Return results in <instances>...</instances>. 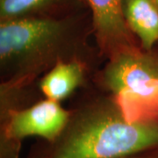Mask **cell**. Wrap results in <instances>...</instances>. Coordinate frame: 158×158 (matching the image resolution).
I'll return each mask as SVG.
<instances>
[{
    "instance_id": "obj_7",
    "label": "cell",
    "mask_w": 158,
    "mask_h": 158,
    "mask_svg": "<svg viewBox=\"0 0 158 158\" xmlns=\"http://www.w3.org/2000/svg\"><path fill=\"white\" fill-rule=\"evenodd\" d=\"M84 0H0V19L33 16H64L77 12Z\"/></svg>"
},
{
    "instance_id": "obj_4",
    "label": "cell",
    "mask_w": 158,
    "mask_h": 158,
    "mask_svg": "<svg viewBox=\"0 0 158 158\" xmlns=\"http://www.w3.org/2000/svg\"><path fill=\"white\" fill-rule=\"evenodd\" d=\"M69 118V113L59 102L47 98L27 109L9 113L1 141L19 145L27 137L38 136L52 143L62 134Z\"/></svg>"
},
{
    "instance_id": "obj_5",
    "label": "cell",
    "mask_w": 158,
    "mask_h": 158,
    "mask_svg": "<svg viewBox=\"0 0 158 158\" xmlns=\"http://www.w3.org/2000/svg\"><path fill=\"white\" fill-rule=\"evenodd\" d=\"M91 26L100 44L108 49H126L130 31L125 21L121 0H84ZM117 52V53H118Z\"/></svg>"
},
{
    "instance_id": "obj_2",
    "label": "cell",
    "mask_w": 158,
    "mask_h": 158,
    "mask_svg": "<svg viewBox=\"0 0 158 158\" xmlns=\"http://www.w3.org/2000/svg\"><path fill=\"white\" fill-rule=\"evenodd\" d=\"M86 15L33 16L0 23V62L5 70L25 76L56 59Z\"/></svg>"
},
{
    "instance_id": "obj_8",
    "label": "cell",
    "mask_w": 158,
    "mask_h": 158,
    "mask_svg": "<svg viewBox=\"0 0 158 158\" xmlns=\"http://www.w3.org/2000/svg\"><path fill=\"white\" fill-rule=\"evenodd\" d=\"M84 80V69L77 62L58 61L41 79L40 88L47 98L60 102L76 90Z\"/></svg>"
},
{
    "instance_id": "obj_6",
    "label": "cell",
    "mask_w": 158,
    "mask_h": 158,
    "mask_svg": "<svg viewBox=\"0 0 158 158\" xmlns=\"http://www.w3.org/2000/svg\"><path fill=\"white\" fill-rule=\"evenodd\" d=\"M122 12L129 30L151 49L158 42V8L153 0H121Z\"/></svg>"
},
{
    "instance_id": "obj_10",
    "label": "cell",
    "mask_w": 158,
    "mask_h": 158,
    "mask_svg": "<svg viewBox=\"0 0 158 158\" xmlns=\"http://www.w3.org/2000/svg\"><path fill=\"white\" fill-rule=\"evenodd\" d=\"M154 1V3L156 4V6H157V8H158V0H153Z\"/></svg>"
},
{
    "instance_id": "obj_9",
    "label": "cell",
    "mask_w": 158,
    "mask_h": 158,
    "mask_svg": "<svg viewBox=\"0 0 158 158\" xmlns=\"http://www.w3.org/2000/svg\"><path fill=\"white\" fill-rule=\"evenodd\" d=\"M151 150L149 151H145V152L139 153V154H135V155H133V156H127V157L123 158H153L148 156V153L150 152Z\"/></svg>"
},
{
    "instance_id": "obj_3",
    "label": "cell",
    "mask_w": 158,
    "mask_h": 158,
    "mask_svg": "<svg viewBox=\"0 0 158 158\" xmlns=\"http://www.w3.org/2000/svg\"><path fill=\"white\" fill-rule=\"evenodd\" d=\"M114 104L131 122L158 121V62L126 48L115 54L104 75Z\"/></svg>"
},
{
    "instance_id": "obj_1",
    "label": "cell",
    "mask_w": 158,
    "mask_h": 158,
    "mask_svg": "<svg viewBox=\"0 0 158 158\" xmlns=\"http://www.w3.org/2000/svg\"><path fill=\"white\" fill-rule=\"evenodd\" d=\"M158 148V121L131 122L116 106L70 116L37 158H123Z\"/></svg>"
}]
</instances>
